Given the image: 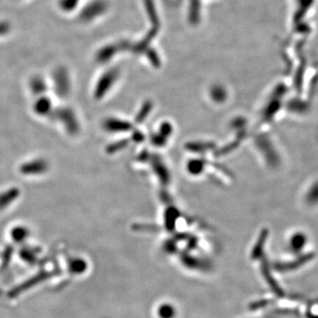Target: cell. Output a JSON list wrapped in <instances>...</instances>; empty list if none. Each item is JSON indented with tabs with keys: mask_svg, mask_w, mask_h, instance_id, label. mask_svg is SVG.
<instances>
[{
	"mask_svg": "<svg viewBox=\"0 0 318 318\" xmlns=\"http://www.w3.org/2000/svg\"><path fill=\"white\" fill-rule=\"evenodd\" d=\"M52 118L59 121L64 128L70 135H76L80 131V123L73 109L67 106L54 109L51 115Z\"/></svg>",
	"mask_w": 318,
	"mask_h": 318,
	"instance_id": "cell-1",
	"label": "cell"
},
{
	"mask_svg": "<svg viewBox=\"0 0 318 318\" xmlns=\"http://www.w3.org/2000/svg\"><path fill=\"white\" fill-rule=\"evenodd\" d=\"M53 87L56 95L67 97L71 90V78L69 72L65 67H57L53 73Z\"/></svg>",
	"mask_w": 318,
	"mask_h": 318,
	"instance_id": "cell-2",
	"label": "cell"
},
{
	"mask_svg": "<svg viewBox=\"0 0 318 318\" xmlns=\"http://www.w3.org/2000/svg\"><path fill=\"white\" fill-rule=\"evenodd\" d=\"M49 166V163L46 159H32L19 166V172L26 176H36L48 172Z\"/></svg>",
	"mask_w": 318,
	"mask_h": 318,
	"instance_id": "cell-3",
	"label": "cell"
},
{
	"mask_svg": "<svg viewBox=\"0 0 318 318\" xmlns=\"http://www.w3.org/2000/svg\"><path fill=\"white\" fill-rule=\"evenodd\" d=\"M33 109H34L35 114L43 116V117L51 116L52 111L54 110L51 98H49L45 95L38 96L35 99Z\"/></svg>",
	"mask_w": 318,
	"mask_h": 318,
	"instance_id": "cell-4",
	"label": "cell"
},
{
	"mask_svg": "<svg viewBox=\"0 0 318 318\" xmlns=\"http://www.w3.org/2000/svg\"><path fill=\"white\" fill-rule=\"evenodd\" d=\"M115 78H116L115 72L112 71L105 73L100 78L98 83H96L95 89V96L96 98H101L107 93L109 89L111 88V84L114 82Z\"/></svg>",
	"mask_w": 318,
	"mask_h": 318,
	"instance_id": "cell-5",
	"label": "cell"
},
{
	"mask_svg": "<svg viewBox=\"0 0 318 318\" xmlns=\"http://www.w3.org/2000/svg\"><path fill=\"white\" fill-rule=\"evenodd\" d=\"M21 195V190L18 188H10L0 193V210H4L13 204Z\"/></svg>",
	"mask_w": 318,
	"mask_h": 318,
	"instance_id": "cell-6",
	"label": "cell"
},
{
	"mask_svg": "<svg viewBox=\"0 0 318 318\" xmlns=\"http://www.w3.org/2000/svg\"><path fill=\"white\" fill-rule=\"evenodd\" d=\"M29 88H30L32 94L38 97L41 95H45L48 89L47 83L44 77L35 75L29 81Z\"/></svg>",
	"mask_w": 318,
	"mask_h": 318,
	"instance_id": "cell-7",
	"label": "cell"
},
{
	"mask_svg": "<svg viewBox=\"0 0 318 318\" xmlns=\"http://www.w3.org/2000/svg\"><path fill=\"white\" fill-rule=\"evenodd\" d=\"M80 0H59L58 7L65 13H73L79 7Z\"/></svg>",
	"mask_w": 318,
	"mask_h": 318,
	"instance_id": "cell-8",
	"label": "cell"
},
{
	"mask_svg": "<svg viewBox=\"0 0 318 318\" xmlns=\"http://www.w3.org/2000/svg\"><path fill=\"white\" fill-rule=\"evenodd\" d=\"M127 123H125L123 121H118V120H107L105 121V129L111 131V132H116V131H122L127 129Z\"/></svg>",
	"mask_w": 318,
	"mask_h": 318,
	"instance_id": "cell-9",
	"label": "cell"
},
{
	"mask_svg": "<svg viewBox=\"0 0 318 318\" xmlns=\"http://www.w3.org/2000/svg\"><path fill=\"white\" fill-rule=\"evenodd\" d=\"M12 30V25L7 21H0V38L9 35Z\"/></svg>",
	"mask_w": 318,
	"mask_h": 318,
	"instance_id": "cell-10",
	"label": "cell"
}]
</instances>
